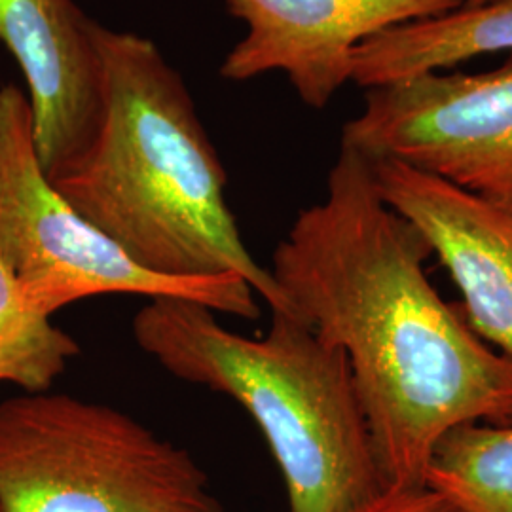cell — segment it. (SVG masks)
<instances>
[{
	"label": "cell",
	"instance_id": "obj_1",
	"mask_svg": "<svg viewBox=\"0 0 512 512\" xmlns=\"http://www.w3.org/2000/svg\"><path fill=\"white\" fill-rule=\"evenodd\" d=\"M431 256L370 162L342 147L323 202L298 213L270 270L294 315L346 353L385 490L423 488L452 427L512 421V361L433 287Z\"/></svg>",
	"mask_w": 512,
	"mask_h": 512
},
{
	"label": "cell",
	"instance_id": "obj_2",
	"mask_svg": "<svg viewBox=\"0 0 512 512\" xmlns=\"http://www.w3.org/2000/svg\"><path fill=\"white\" fill-rule=\"evenodd\" d=\"M103 109L92 139L52 177L78 215L152 274L238 275L293 313L245 247L226 171L181 74L148 38L95 23Z\"/></svg>",
	"mask_w": 512,
	"mask_h": 512
},
{
	"label": "cell",
	"instance_id": "obj_3",
	"mask_svg": "<svg viewBox=\"0 0 512 512\" xmlns=\"http://www.w3.org/2000/svg\"><path fill=\"white\" fill-rule=\"evenodd\" d=\"M131 329L169 374L249 412L281 471L289 512H363L384 494L348 357L306 321L272 311L268 332L247 338L200 302L152 298Z\"/></svg>",
	"mask_w": 512,
	"mask_h": 512
},
{
	"label": "cell",
	"instance_id": "obj_4",
	"mask_svg": "<svg viewBox=\"0 0 512 512\" xmlns=\"http://www.w3.org/2000/svg\"><path fill=\"white\" fill-rule=\"evenodd\" d=\"M0 512H230L184 448L109 404L0 403Z\"/></svg>",
	"mask_w": 512,
	"mask_h": 512
},
{
	"label": "cell",
	"instance_id": "obj_5",
	"mask_svg": "<svg viewBox=\"0 0 512 512\" xmlns=\"http://www.w3.org/2000/svg\"><path fill=\"white\" fill-rule=\"evenodd\" d=\"M0 256L23 302L50 317L101 294L183 298L255 321V291L238 275L152 274L78 215L38 162L33 116L18 86L0 88Z\"/></svg>",
	"mask_w": 512,
	"mask_h": 512
},
{
	"label": "cell",
	"instance_id": "obj_6",
	"mask_svg": "<svg viewBox=\"0 0 512 512\" xmlns=\"http://www.w3.org/2000/svg\"><path fill=\"white\" fill-rule=\"evenodd\" d=\"M342 147L403 162L512 213V54L488 73H427L366 90Z\"/></svg>",
	"mask_w": 512,
	"mask_h": 512
},
{
	"label": "cell",
	"instance_id": "obj_7",
	"mask_svg": "<svg viewBox=\"0 0 512 512\" xmlns=\"http://www.w3.org/2000/svg\"><path fill=\"white\" fill-rule=\"evenodd\" d=\"M465 0H226L245 37L226 55L220 76L243 82L287 74L294 92L323 109L351 80L355 48L385 29L439 18Z\"/></svg>",
	"mask_w": 512,
	"mask_h": 512
},
{
	"label": "cell",
	"instance_id": "obj_8",
	"mask_svg": "<svg viewBox=\"0 0 512 512\" xmlns=\"http://www.w3.org/2000/svg\"><path fill=\"white\" fill-rule=\"evenodd\" d=\"M368 162L384 202L416 226L458 285L471 329L512 361L511 211L403 162Z\"/></svg>",
	"mask_w": 512,
	"mask_h": 512
},
{
	"label": "cell",
	"instance_id": "obj_9",
	"mask_svg": "<svg viewBox=\"0 0 512 512\" xmlns=\"http://www.w3.org/2000/svg\"><path fill=\"white\" fill-rule=\"evenodd\" d=\"M93 29L74 0H0V42L25 76L38 162L48 177L88 145L99 124Z\"/></svg>",
	"mask_w": 512,
	"mask_h": 512
},
{
	"label": "cell",
	"instance_id": "obj_10",
	"mask_svg": "<svg viewBox=\"0 0 512 512\" xmlns=\"http://www.w3.org/2000/svg\"><path fill=\"white\" fill-rule=\"evenodd\" d=\"M503 50L512 54V0L461 6L363 40L351 57V82L372 90Z\"/></svg>",
	"mask_w": 512,
	"mask_h": 512
},
{
	"label": "cell",
	"instance_id": "obj_11",
	"mask_svg": "<svg viewBox=\"0 0 512 512\" xmlns=\"http://www.w3.org/2000/svg\"><path fill=\"white\" fill-rule=\"evenodd\" d=\"M425 486L461 512H512V421L446 431L431 452Z\"/></svg>",
	"mask_w": 512,
	"mask_h": 512
},
{
	"label": "cell",
	"instance_id": "obj_12",
	"mask_svg": "<svg viewBox=\"0 0 512 512\" xmlns=\"http://www.w3.org/2000/svg\"><path fill=\"white\" fill-rule=\"evenodd\" d=\"M80 346L50 317L31 310L0 256V382L23 391H50Z\"/></svg>",
	"mask_w": 512,
	"mask_h": 512
},
{
	"label": "cell",
	"instance_id": "obj_13",
	"mask_svg": "<svg viewBox=\"0 0 512 512\" xmlns=\"http://www.w3.org/2000/svg\"><path fill=\"white\" fill-rule=\"evenodd\" d=\"M363 512H461L437 490L423 486L416 490H385Z\"/></svg>",
	"mask_w": 512,
	"mask_h": 512
},
{
	"label": "cell",
	"instance_id": "obj_14",
	"mask_svg": "<svg viewBox=\"0 0 512 512\" xmlns=\"http://www.w3.org/2000/svg\"><path fill=\"white\" fill-rule=\"evenodd\" d=\"M486 2H490V0H465L463 6H480V4H486Z\"/></svg>",
	"mask_w": 512,
	"mask_h": 512
}]
</instances>
